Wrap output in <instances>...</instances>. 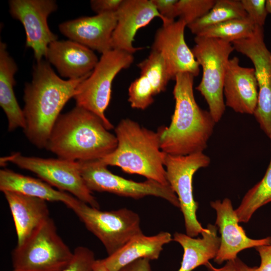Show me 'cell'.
Instances as JSON below:
<instances>
[{
	"label": "cell",
	"mask_w": 271,
	"mask_h": 271,
	"mask_svg": "<svg viewBox=\"0 0 271 271\" xmlns=\"http://www.w3.org/2000/svg\"><path fill=\"white\" fill-rule=\"evenodd\" d=\"M88 76L64 80L47 60L36 62L31 82L25 84L23 109L26 121L24 132L33 145L39 149L46 148L61 110L73 98L79 84Z\"/></svg>",
	"instance_id": "obj_1"
},
{
	"label": "cell",
	"mask_w": 271,
	"mask_h": 271,
	"mask_svg": "<svg viewBox=\"0 0 271 271\" xmlns=\"http://www.w3.org/2000/svg\"><path fill=\"white\" fill-rule=\"evenodd\" d=\"M194 76L180 73L175 78L174 113L168 126L158 128L161 149L168 155L186 156L203 153L216 123L209 111L201 108L194 95Z\"/></svg>",
	"instance_id": "obj_2"
},
{
	"label": "cell",
	"mask_w": 271,
	"mask_h": 271,
	"mask_svg": "<svg viewBox=\"0 0 271 271\" xmlns=\"http://www.w3.org/2000/svg\"><path fill=\"white\" fill-rule=\"evenodd\" d=\"M108 130L97 115L76 105L68 112L60 114L45 149L66 160H98L117 147L115 135Z\"/></svg>",
	"instance_id": "obj_3"
},
{
	"label": "cell",
	"mask_w": 271,
	"mask_h": 271,
	"mask_svg": "<svg viewBox=\"0 0 271 271\" xmlns=\"http://www.w3.org/2000/svg\"><path fill=\"white\" fill-rule=\"evenodd\" d=\"M117 145L110 154L98 160L116 166L125 173L143 176L148 180L170 185L166 176V153L161 149V132L141 126L129 118L121 119L115 128Z\"/></svg>",
	"instance_id": "obj_4"
},
{
	"label": "cell",
	"mask_w": 271,
	"mask_h": 271,
	"mask_svg": "<svg viewBox=\"0 0 271 271\" xmlns=\"http://www.w3.org/2000/svg\"><path fill=\"white\" fill-rule=\"evenodd\" d=\"M73 255L49 217L17 245L12 259L14 269L18 271H62Z\"/></svg>",
	"instance_id": "obj_5"
},
{
	"label": "cell",
	"mask_w": 271,
	"mask_h": 271,
	"mask_svg": "<svg viewBox=\"0 0 271 271\" xmlns=\"http://www.w3.org/2000/svg\"><path fill=\"white\" fill-rule=\"evenodd\" d=\"M194 41L191 50L202 68V79L196 89L204 98L217 123L225 110L223 83L229 56L234 48L231 43L218 38L195 36Z\"/></svg>",
	"instance_id": "obj_6"
},
{
	"label": "cell",
	"mask_w": 271,
	"mask_h": 271,
	"mask_svg": "<svg viewBox=\"0 0 271 271\" xmlns=\"http://www.w3.org/2000/svg\"><path fill=\"white\" fill-rule=\"evenodd\" d=\"M133 60V54L117 49L102 54L90 75L78 86L73 97L76 105L97 115L108 130L114 127L104 113L111 99L112 81Z\"/></svg>",
	"instance_id": "obj_7"
},
{
	"label": "cell",
	"mask_w": 271,
	"mask_h": 271,
	"mask_svg": "<svg viewBox=\"0 0 271 271\" xmlns=\"http://www.w3.org/2000/svg\"><path fill=\"white\" fill-rule=\"evenodd\" d=\"M11 163L31 171L42 180L59 190L67 191L90 206L99 209V204L86 186L78 161L60 158L27 157L16 152L1 158V166Z\"/></svg>",
	"instance_id": "obj_8"
},
{
	"label": "cell",
	"mask_w": 271,
	"mask_h": 271,
	"mask_svg": "<svg viewBox=\"0 0 271 271\" xmlns=\"http://www.w3.org/2000/svg\"><path fill=\"white\" fill-rule=\"evenodd\" d=\"M72 210L102 242L108 255L119 250L134 236L143 233L139 215L127 208L103 211L79 200Z\"/></svg>",
	"instance_id": "obj_9"
},
{
	"label": "cell",
	"mask_w": 271,
	"mask_h": 271,
	"mask_svg": "<svg viewBox=\"0 0 271 271\" xmlns=\"http://www.w3.org/2000/svg\"><path fill=\"white\" fill-rule=\"evenodd\" d=\"M78 162L81 176L91 191L106 192L135 199L153 196L180 208L178 198L170 185L151 180L137 182L125 179L111 173L99 160Z\"/></svg>",
	"instance_id": "obj_10"
},
{
	"label": "cell",
	"mask_w": 271,
	"mask_h": 271,
	"mask_svg": "<svg viewBox=\"0 0 271 271\" xmlns=\"http://www.w3.org/2000/svg\"><path fill=\"white\" fill-rule=\"evenodd\" d=\"M209 157L203 153L186 156L167 154L165 167L167 180L176 194L185 221L186 234L194 237L204 231L197 218L198 203L193 193V177L200 169L210 164Z\"/></svg>",
	"instance_id": "obj_11"
},
{
	"label": "cell",
	"mask_w": 271,
	"mask_h": 271,
	"mask_svg": "<svg viewBox=\"0 0 271 271\" xmlns=\"http://www.w3.org/2000/svg\"><path fill=\"white\" fill-rule=\"evenodd\" d=\"M234 50L248 57L254 65L258 94L253 114L260 128L271 138V52L264 41L263 28L256 26L252 35L231 43Z\"/></svg>",
	"instance_id": "obj_12"
},
{
	"label": "cell",
	"mask_w": 271,
	"mask_h": 271,
	"mask_svg": "<svg viewBox=\"0 0 271 271\" xmlns=\"http://www.w3.org/2000/svg\"><path fill=\"white\" fill-rule=\"evenodd\" d=\"M10 13L21 22L26 33V46L31 48L37 62L46 57L49 45L58 37L49 28L47 19L57 9L53 0H11Z\"/></svg>",
	"instance_id": "obj_13"
},
{
	"label": "cell",
	"mask_w": 271,
	"mask_h": 271,
	"mask_svg": "<svg viewBox=\"0 0 271 271\" xmlns=\"http://www.w3.org/2000/svg\"><path fill=\"white\" fill-rule=\"evenodd\" d=\"M186 24L182 20L163 24L156 32L152 50L160 52L164 58L172 79L180 73L199 75V65L185 37Z\"/></svg>",
	"instance_id": "obj_14"
},
{
	"label": "cell",
	"mask_w": 271,
	"mask_h": 271,
	"mask_svg": "<svg viewBox=\"0 0 271 271\" xmlns=\"http://www.w3.org/2000/svg\"><path fill=\"white\" fill-rule=\"evenodd\" d=\"M210 205L216 211L215 225L221 234L220 245L214 259L215 262L221 264L225 261L236 258L238 253L244 249L271 244L270 236L254 239L246 235L242 227L238 224V217L229 198L222 201H211Z\"/></svg>",
	"instance_id": "obj_15"
},
{
	"label": "cell",
	"mask_w": 271,
	"mask_h": 271,
	"mask_svg": "<svg viewBox=\"0 0 271 271\" xmlns=\"http://www.w3.org/2000/svg\"><path fill=\"white\" fill-rule=\"evenodd\" d=\"M117 23L111 38L112 49L133 54L143 47H134L137 31L155 18L162 17L151 0H123L116 12Z\"/></svg>",
	"instance_id": "obj_16"
},
{
	"label": "cell",
	"mask_w": 271,
	"mask_h": 271,
	"mask_svg": "<svg viewBox=\"0 0 271 271\" xmlns=\"http://www.w3.org/2000/svg\"><path fill=\"white\" fill-rule=\"evenodd\" d=\"M116 23V13H105L62 23L59 29L70 40L102 54L112 49L111 38Z\"/></svg>",
	"instance_id": "obj_17"
},
{
	"label": "cell",
	"mask_w": 271,
	"mask_h": 271,
	"mask_svg": "<svg viewBox=\"0 0 271 271\" xmlns=\"http://www.w3.org/2000/svg\"><path fill=\"white\" fill-rule=\"evenodd\" d=\"M239 62L237 57L228 61L223 83L225 104L236 112L253 115L258 94L255 70L242 67Z\"/></svg>",
	"instance_id": "obj_18"
},
{
	"label": "cell",
	"mask_w": 271,
	"mask_h": 271,
	"mask_svg": "<svg viewBox=\"0 0 271 271\" xmlns=\"http://www.w3.org/2000/svg\"><path fill=\"white\" fill-rule=\"evenodd\" d=\"M45 58L68 79L89 76L99 61L93 50L70 40L51 43Z\"/></svg>",
	"instance_id": "obj_19"
},
{
	"label": "cell",
	"mask_w": 271,
	"mask_h": 271,
	"mask_svg": "<svg viewBox=\"0 0 271 271\" xmlns=\"http://www.w3.org/2000/svg\"><path fill=\"white\" fill-rule=\"evenodd\" d=\"M3 193L14 222L17 245H20L50 217L46 201L15 192L5 191Z\"/></svg>",
	"instance_id": "obj_20"
},
{
	"label": "cell",
	"mask_w": 271,
	"mask_h": 271,
	"mask_svg": "<svg viewBox=\"0 0 271 271\" xmlns=\"http://www.w3.org/2000/svg\"><path fill=\"white\" fill-rule=\"evenodd\" d=\"M172 240L171 234L168 232L162 231L149 236L143 233L131 238L119 250L102 260L109 271H118L140 258L157 259L163 246Z\"/></svg>",
	"instance_id": "obj_21"
},
{
	"label": "cell",
	"mask_w": 271,
	"mask_h": 271,
	"mask_svg": "<svg viewBox=\"0 0 271 271\" xmlns=\"http://www.w3.org/2000/svg\"><path fill=\"white\" fill-rule=\"evenodd\" d=\"M0 190L12 191L48 201L61 202L72 209L79 199L52 186L41 179L17 173L8 169L0 170Z\"/></svg>",
	"instance_id": "obj_22"
},
{
	"label": "cell",
	"mask_w": 271,
	"mask_h": 271,
	"mask_svg": "<svg viewBox=\"0 0 271 271\" xmlns=\"http://www.w3.org/2000/svg\"><path fill=\"white\" fill-rule=\"evenodd\" d=\"M216 225L208 224L201 233V238H194L179 232L174 234L173 240L179 243L184 250L181 266L178 271H192L214 259L220 245Z\"/></svg>",
	"instance_id": "obj_23"
},
{
	"label": "cell",
	"mask_w": 271,
	"mask_h": 271,
	"mask_svg": "<svg viewBox=\"0 0 271 271\" xmlns=\"http://www.w3.org/2000/svg\"><path fill=\"white\" fill-rule=\"evenodd\" d=\"M18 67L7 51L6 43L0 42V105L8 120V130L17 128L23 129L26 121L23 110L17 100L14 87L16 83L15 74Z\"/></svg>",
	"instance_id": "obj_24"
},
{
	"label": "cell",
	"mask_w": 271,
	"mask_h": 271,
	"mask_svg": "<svg viewBox=\"0 0 271 271\" xmlns=\"http://www.w3.org/2000/svg\"><path fill=\"white\" fill-rule=\"evenodd\" d=\"M269 140L271 150V138ZM270 202L271 156L263 178L246 193L239 206L235 209L239 222H248L258 208Z\"/></svg>",
	"instance_id": "obj_25"
},
{
	"label": "cell",
	"mask_w": 271,
	"mask_h": 271,
	"mask_svg": "<svg viewBox=\"0 0 271 271\" xmlns=\"http://www.w3.org/2000/svg\"><path fill=\"white\" fill-rule=\"evenodd\" d=\"M247 16L240 1L216 0L213 8L206 15L187 27L192 34L197 35L209 27Z\"/></svg>",
	"instance_id": "obj_26"
},
{
	"label": "cell",
	"mask_w": 271,
	"mask_h": 271,
	"mask_svg": "<svg viewBox=\"0 0 271 271\" xmlns=\"http://www.w3.org/2000/svg\"><path fill=\"white\" fill-rule=\"evenodd\" d=\"M256 25L246 17L230 20L205 28L196 36L220 39L230 43L247 38L253 33Z\"/></svg>",
	"instance_id": "obj_27"
},
{
	"label": "cell",
	"mask_w": 271,
	"mask_h": 271,
	"mask_svg": "<svg viewBox=\"0 0 271 271\" xmlns=\"http://www.w3.org/2000/svg\"><path fill=\"white\" fill-rule=\"evenodd\" d=\"M138 66L141 74L148 79L156 95L165 91L168 82L172 79L164 58L156 51L152 50L149 56Z\"/></svg>",
	"instance_id": "obj_28"
},
{
	"label": "cell",
	"mask_w": 271,
	"mask_h": 271,
	"mask_svg": "<svg viewBox=\"0 0 271 271\" xmlns=\"http://www.w3.org/2000/svg\"><path fill=\"white\" fill-rule=\"evenodd\" d=\"M156 95L153 87L148 79L143 75L135 79L128 88V98L131 107L144 110L154 101Z\"/></svg>",
	"instance_id": "obj_29"
},
{
	"label": "cell",
	"mask_w": 271,
	"mask_h": 271,
	"mask_svg": "<svg viewBox=\"0 0 271 271\" xmlns=\"http://www.w3.org/2000/svg\"><path fill=\"white\" fill-rule=\"evenodd\" d=\"M216 0H179L176 4L177 17L187 26L206 15Z\"/></svg>",
	"instance_id": "obj_30"
},
{
	"label": "cell",
	"mask_w": 271,
	"mask_h": 271,
	"mask_svg": "<svg viewBox=\"0 0 271 271\" xmlns=\"http://www.w3.org/2000/svg\"><path fill=\"white\" fill-rule=\"evenodd\" d=\"M96 260L94 252L84 246L77 247L67 266L62 271H93Z\"/></svg>",
	"instance_id": "obj_31"
},
{
	"label": "cell",
	"mask_w": 271,
	"mask_h": 271,
	"mask_svg": "<svg viewBox=\"0 0 271 271\" xmlns=\"http://www.w3.org/2000/svg\"><path fill=\"white\" fill-rule=\"evenodd\" d=\"M247 16L256 26L263 27L268 14L265 0H240Z\"/></svg>",
	"instance_id": "obj_32"
},
{
	"label": "cell",
	"mask_w": 271,
	"mask_h": 271,
	"mask_svg": "<svg viewBox=\"0 0 271 271\" xmlns=\"http://www.w3.org/2000/svg\"><path fill=\"white\" fill-rule=\"evenodd\" d=\"M162 17L163 24L175 21L177 17L176 4L178 0H151Z\"/></svg>",
	"instance_id": "obj_33"
},
{
	"label": "cell",
	"mask_w": 271,
	"mask_h": 271,
	"mask_svg": "<svg viewBox=\"0 0 271 271\" xmlns=\"http://www.w3.org/2000/svg\"><path fill=\"white\" fill-rule=\"evenodd\" d=\"M205 266L208 271H255L257 266L250 267L238 257L229 260L220 268H216L209 261Z\"/></svg>",
	"instance_id": "obj_34"
},
{
	"label": "cell",
	"mask_w": 271,
	"mask_h": 271,
	"mask_svg": "<svg viewBox=\"0 0 271 271\" xmlns=\"http://www.w3.org/2000/svg\"><path fill=\"white\" fill-rule=\"evenodd\" d=\"M123 0H92L90 7L96 14L116 13Z\"/></svg>",
	"instance_id": "obj_35"
},
{
	"label": "cell",
	"mask_w": 271,
	"mask_h": 271,
	"mask_svg": "<svg viewBox=\"0 0 271 271\" xmlns=\"http://www.w3.org/2000/svg\"><path fill=\"white\" fill-rule=\"evenodd\" d=\"M258 252L260 263L255 271H271V244L255 247Z\"/></svg>",
	"instance_id": "obj_36"
},
{
	"label": "cell",
	"mask_w": 271,
	"mask_h": 271,
	"mask_svg": "<svg viewBox=\"0 0 271 271\" xmlns=\"http://www.w3.org/2000/svg\"><path fill=\"white\" fill-rule=\"evenodd\" d=\"M150 260L147 258L137 259L126 265L118 271H151Z\"/></svg>",
	"instance_id": "obj_37"
},
{
	"label": "cell",
	"mask_w": 271,
	"mask_h": 271,
	"mask_svg": "<svg viewBox=\"0 0 271 271\" xmlns=\"http://www.w3.org/2000/svg\"><path fill=\"white\" fill-rule=\"evenodd\" d=\"M93 271H109L103 263L102 259H96L93 267Z\"/></svg>",
	"instance_id": "obj_38"
},
{
	"label": "cell",
	"mask_w": 271,
	"mask_h": 271,
	"mask_svg": "<svg viewBox=\"0 0 271 271\" xmlns=\"http://www.w3.org/2000/svg\"><path fill=\"white\" fill-rule=\"evenodd\" d=\"M265 9L267 14H271V0L265 1Z\"/></svg>",
	"instance_id": "obj_39"
},
{
	"label": "cell",
	"mask_w": 271,
	"mask_h": 271,
	"mask_svg": "<svg viewBox=\"0 0 271 271\" xmlns=\"http://www.w3.org/2000/svg\"><path fill=\"white\" fill-rule=\"evenodd\" d=\"M13 271H18V270H14V269H13Z\"/></svg>",
	"instance_id": "obj_40"
}]
</instances>
